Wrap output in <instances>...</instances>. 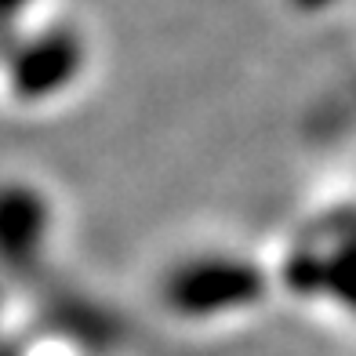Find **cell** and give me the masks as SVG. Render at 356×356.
<instances>
[{"instance_id": "1", "label": "cell", "mask_w": 356, "mask_h": 356, "mask_svg": "<svg viewBox=\"0 0 356 356\" xmlns=\"http://www.w3.org/2000/svg\"><path fill=\"white\" fill-rule=\"evenodd\" d=\"M280 298L277 262L222 236L171 248L145 280L149 313L186 338H218L248 327Z\"/></svg>"}, {"instance_id": "2", "label": "cell", "mask_w": 356, "mask_h": 356, "mask_svg": "<svg viewBox=\"0 0 356 356\" xmlns=\"http://www.w3.org/2000/svg\"><path fill=\"white\" fill-rule=\"evenodd\" d=\"M99 70L95 33L62 0H33L8 11L4 106L37 124L73 106Z\"/></svg>"}, {"instance_id": "3", "label": "cell", "mask_w": 356, "mask_h": 356, "mask_svg": "<svg viewBox=\"0 0 356 356\" xmlns=\"http://www.w3.org/2000/svg\"><path fill=\"white\" fill-rule=\"evenodd\" d=\"M62 240V207L37 175H8L4 189V266L8 284H44Z\"/></svg>"}]
</instances>
